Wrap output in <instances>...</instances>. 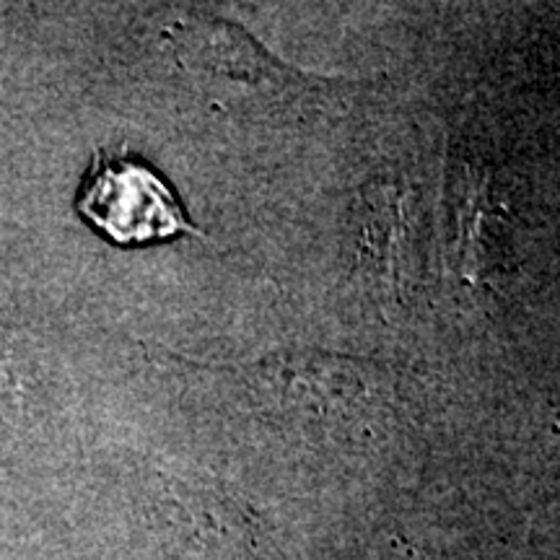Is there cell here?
Here are the masks:
<instances>
[{"mask_svg": "<svg viewBox=\"0 0 560 560\" xmlns=\"http://www.w3.org/2000/svg\"><path fill=\"white\" fill-rule=\"evenodd\" d=\"M79 213L122 247L200 234L187 221L172 187L151 166L107 153H96L79 195Z\"/></svg>", "mask_w": 560, "mask_h": 560, "instance_id": "cell-1", "label": "cell"}]
</instances>
